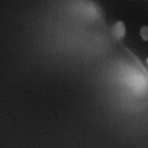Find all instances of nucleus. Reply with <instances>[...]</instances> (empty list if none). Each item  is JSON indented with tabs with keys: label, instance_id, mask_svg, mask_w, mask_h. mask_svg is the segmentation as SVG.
Returning a JSON list of instances; mask_svg holds the SVG:
<instances>
[{
	"label": "nucleus",
	"instance_id": "nucleus-1",
	"mask_svg": "<svg viewBox=\"0 0 148 148\" xmlns=\"http://www.w3.org/2000/svg\"><path fill=\"white\" fill-rule=\"evenodd\" d=\"M112 34L116 40H121L125 37V25L123 21H117L112 27Z\"/></svg>",
	"mask_w": 148,
	"mask_h": 148
},
{
	"label": "nucleus",
	"instance_id": "nucleus-2",
	"mask_svg": "<svg viewBox=\"0 0 148 148\" xmlns=\"http://www.w3.org/2000/svg\"><path fill=\"white\" fill-rule=\"evenodd\" d=\"M140 35L145 41H148V26L144 25L140 29Z\"/></svg>",
	"mask_w": 148,
	"mask_h": 148
},
{
	"label": "nucleus",
	"instance_id": "nucleus-3",
	"mask_svg": "<svg viewBox=\"0 0 148 148\" xmlns=\"http://www.w3.org/2000/svg\"><path fill=\"white\" fill-rule=\"evenodd\" d=\"M146 62H147V64H148V58H147V60H146Z\"/></svg>",
	"mask_w": 148,
	"mask_h": 148
}]
</instances>
